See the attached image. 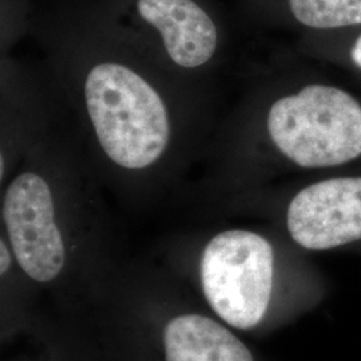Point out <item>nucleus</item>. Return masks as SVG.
Segmentation results:
<instances>
[{"instance_id":"obj_6","label":"nucleus","mask_w":361,"mask_h":361,"mask_svg":"<svg viewBox=\"0 0 361 361\" xmlns=\"http://www.w3.org/2000/svg\"><path fill=\"white\" fill-rule=\"evenodd\" d=\"M138 13L164 39L169 56L177 65L194 68L214 55L216 25L193 0H138Z\"/></svg>"},{"instance_id":"obj_4","label":"nucleus","mask_w":361,"mask_h":361,"mask_svg":"<svg viewBox=\"0 0 361 361\" xmlns=\"http://www.w3.org/2000/svg\"><path fill=\"white\" fill-rule=\"evenodd\" d=\"M3 219L27 276L39 283L54 280L63 269L66 249L47 182L30 171L16 177L4 195Z\"/></svg>"},{"instance_id":"obj_3","label":"nucleus","mask_w":361,"mask_h":361,"mask_svg":"<svg viewBox=\"0 0 361 361\" xmlns=\"http://www.w3.org/2000/svg\"><path fill=\"white\" fill-rule=\"evenodd\" d=\"M274 252L257 233L233 229L214 235L201 258V284L207 302L237 329H253L269 310Z\"/></svg>"},{"instance_id":"obj_7","label":"nucleus","mask_w":361,"mask_h":361,"mask_svg":"<svg viewBox=\"0 0 361 361\" xmlns=\"http://www.w3.org/2000/svg\"><path fill=\"white\" fill-rule=\"evenodd\" d=\"M166 361H255L231 329L201 314H182L164 331Z\"/></svg>"},{"instance_id":"obj_2","label":"nucleus","mask_w":361,"mask_h":361,"mask_svg":"<svg viewBox=\"0 0 361 361\" xmlns=\"http://www.w3.org/2000/svg\"><path fill=\"white\" fill-rule=\"evenodd\" d=\"M279 150L302 168H329L361 155V106L345 91L312 85L271 107Z\"/></svg>"},{"instance_id":"obj_8","label":"nucleus","mask_w":361,"mask_h":361,"mask_svg":"<svg viewBox=\"0 0 361 361\" xmlns=\"http://www.w3.org/2000/svg\"><path fill=\"white\" fill-rule=\"evenodd\" d=\"M297 20L312 28L361 25V0H289Z\"/></svg>"},{"instance_id":"obj_10","label":"nucleus","mask_w":361,"mask_h":361,"mask_svg":"<svg viewBox=\"0 0 361 361\" xmlns=\"http://www.w3.org/2000/svg\"><path fill=\"white\" fill-rule=\"evenodd\" d=\"M350 56H352V61L361 68V35L355 42L352 51H350Z\"/></svg>"},{"instance_id":"obj_1","label":"nucleus","mask_w":361,"mask_h":361,"mask_svg":"<svg viewBox=\"0 0 361 361\" xmlns=\"http://www.w3.org/2000/svg\"><path fill=\"white\" fill-rule=\"evenodd\" d=\"M85 99L97 138L116 165L147 168L166 150V106L152 85L129 67H92L85 83Z\"/></svg>"},{"instance_id":"obj_9","label":"nucleus","mask_w":361,"mask_h":361,"mask_svg":"<svg viewBox=\"0 0 361 361\" xmlns=\"http://www.w3.org/2000/svg\"><path fill=\"white\" fill-rule=\"evenodd\" d=\"M10 265H11L10 252L4 244V241H1L0 243V271H1V274H4L6 271L10 269Z\"/></svg>"},{"instance_id":"obj_5","label":"nucleus","mask_w":361,"mask_h":361,"mask_svg":"<svg viewBox=\"0 0 361 361\" xmlns=\"http://www.w3.org/2000/svg\"><path fill=\"white\" fill-rule=\"evenodd\" d=\"M286 226L297 245L331 250L361 240V177L332 178L295 195Z\"/></svg>"}]
</instances>
